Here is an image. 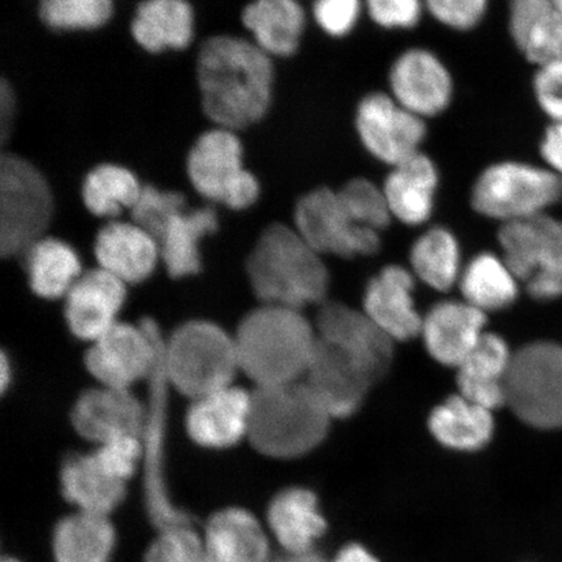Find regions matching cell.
Returning <instances> with one entry per match:
<instances>
[{"label":"cell","instance_id":"cell-19","mask_svg":"<svg viewBox=\"0 0 562 562\" xmlns=\"http://www.w3.org/2000/svg\"><path fill=\"white\" fill-rule=\"evenodd\" d=\"M125 283L110 272L91 270L67 293L66 318L79 339L95 341L115 325L125 301Z\"/></svg>","mask_w":562,"mask_h":562},{"label":"cell","instance_id":"cell-49","mask_svg":"<svg viewBox=\"0 0 562 562\" xmlns=\"http://www.w3.org/2000/svg\"><path fill=\"white\" fill-rule=\"evenodd\" d=\"M15 108V93L10 83L2 80L0 83V139H2V145H5L7 138L11 136Z\"/></svg>","mask_w":562,"mask_h":562},{"label":"cell","instance_id":"cell-36","mask_svg":"<svg viewBox=\"0 0 562 562\" xmlns=\"http://www.w3.org/2000/svg\"><path fill=\"white\" fill-rule=\"evenodd\" d=\"M517 281L504 259L483 252L469 263L460 284L468 304L486 313L502 311L515 302Z\"/></svg>","mask_w":562,"mask_h":562},{"label":"cell","instance_id":"cell-35","mask_svg":"<svg viewBox=\"0 0 562 562\" xmlns=\"http://www.w3.org/2000/svg\"><path fill=\"white\" fill-rule=\"evenodd\" d=\"M25 256L32 290L40 297L67 296L81 277V262L76 250L56 238H41Z\"/></svg>","mask_w":562,"mask_h":562},{"label":"cell","instance_id":"cell-40","mask_svg":"<svg viewBox=\"0 0 562 562\" xmlns=\"http://www.w3.org/2000/svg\"><path fill=\"white\" fill-rule=\"evenodd\" d=\"M344 207L362 227L381 232L390 226L392 214L382 187L369 179L357 178L339 191Z\"/></svg>","mask_w":562,"mask_h":562},{"label":"cell","instance_id":"cell-18","mask_svg":"<svg viewBox=\"0 0 562 562\" xmlns=\"http://www.w3.org/2000/svg\"><path fill=\"white\" fill-rule=\"evenodd\" d=\"M147 409L130 390H89L77 400L72 412L75 430L83 439L102 445L121 437H144Z\"/></svg>","mask_w":562,"mask_h":562},{"label":"cell","instance_id":"cell-32","mask_svg":"<svg viewBox=\"0 0 562 562\" xmlns=\"http://www.w3.org/2000/svg\"><path fill=\"white\" fill-rule=\"evenodd\" d=\"M428 426L440 445L461 452H473L487 446L494 434L491 411L462 395L435 407Z\"/></svg>","mask_w":562,"mask_h":562},{"label":"cell","instance_id":"cell-17","mask_svg":"<svg viewBox=\"0 0 562 562\" xmlns=\"http://www.w3.org/2000/svg\"><path fill=\"white\" fill-rule=\"evenodd\" d=\"M331 418L355 414L375 379L344 351L318 337L311 364L302 379Z\"/></svg>","mask_w":562,"mask_h":562},{"label":"cell","instance_id":"cell-27","mask_svg":"<svg viewBox=\"0 0 562 562\" xmlns=\"http://www.w3.org/2000/svg\"><path fill=\"white\" fill-rule=\"evenodd\" d=\"M509 31L527 60L562 59V13L553 0H510Z\"/></svg>","mask_w":562,"mask_h":562},{"label":"cell","instance_id":"cell-26","mask_svg":"<svg viewBox=\"0 0 562 562\" xmlns=\"http://www.w3.org/2000/svg\"><path fill=\"white\" fill-rule=\"evenodd\" d=\"M512 357L501 336L484 333L472 353L457 368L460 395L488 411L507 404L505 379Z\"/></svg>","mask_w":562,"mask_h":562},{"label":"cell","instance_id":"cell-12","mask_svg":"<svg viewBox=\"0 0 562 562\" xmlns=\"http://www.w3.org/2000/svg\"><path fill=\"white\" fill-rule=\"evenodd\" d=\"M294 224L319 255L371 256L381 248L379 232L360 226L333 189L318 188L302 196L294 210Z\"/></svg>","mask_w":562,"mask_h":562},{"label":"cell","instance_id":"cell-30","mask_svg":"<svg viewBox=\"0 0 562 562\" xmlns=\"http://www.w3.org/2000/svg\"><path fill=\"white\" fill-rule=\"evenodd\" d=\"M194 13L187 0H144L132 20L133 38L144 50L159 54L191 45Z\"/></svg>","mask_w":562,"mask_h":562},{"label":"cell","instance_id":"cell-1","mask_svg":"<svg viewBox=\"0 0 562 562\" xmlns=\"http://www.w3.org/2000/svg\"><path fill=\"white\" fill-rule=\"evenodd\" d=\"M202 109L220 128L244 130L267 114L272 101L271 56L232 35H215L203 42L196 60Z\"/></svg>","mask_w":562,"mask_h":562},{"label":"cell","instance_id":"cell-37","mask_svg":"<svg viewBox=\"0 0 562 562\" xmlns=\"http://www.w3.org/2000/svg\"><path fill=\"white\" fill-rule=\"evenodd\" d=\"M143 188L128 168L101 165L83 180L82 200L91 214L115 216L136 205Z\"/></svg>","mask_w":562,"mask_h":562},{"label":"cell","instance_id":"cell-29","mask_svg":"<svg viewBox=\"0 0 562 562\" xmlns=\"http://www.w3.org/2000/svg\"><path fill=\"white\" fill-rule=\"evenodd\" d=\"M267 521L288 554L313 552L312 548L326 531L318 501L306 488H288L273 498Z\"/></svg>","mask_w":562,"mask_h":562},{"label":"cell","instance_id":"cell-50","mask_svg":"<svg viewBox=\"0 0 562 562\" xmlns=\"http://www.w3.org/2000/svg\"><path fill=\"white\" fill-rule=\"evenodd\" d=\"M335 562H379L374 554L360 544L344 547L337 554Z\"/></svg>","mask_w":562,"mask_h":562},{"label":"cell","instance_id":"cell-21","mask_svg":"<svg viewBox=\"0 0 562 562\" xmlns=\"http://www.w3.org/2000/svg\"><path fill=\"white\" fill-rule=\"evenodd\" d=\"M486 314L468 302L435 305L422 323L420 335L435 360L459 368L484 335Z\"/></svg>","mask_w":562,"mask_h":562},{"label":"cell","instance_id":"cell-52","mask_svg":"<svg viewBox=\"0 0 562 562\" xmlns=\"http://www.w3.org/2000/svg\"><path fill=\"white\" fill-rule=\"evenodd\" d=\"M554 4H557L558 10L562 13V0H553Z\"/></svg>","mask_w":562,"mask_h":562},{"label":"cell","instance_id":"cell-4","mask_svg":"<svg viewBox=\"0 0 562 562\" xmlns=\"http://www.w3.org/2000/svg\"><path fill=\"white\" fill-rule=\"evenodd\" d=\"M328 412L304 381L258 386L251 393L248 438L273 459L311 452L326 438Z\"/></svg>","mask_w":562,"mask_h":562},{"label":"cell","instance_id":"cell-22","mask_svg":"<svg viewBox=\"0 0 562 562\" xmlns=\"http://www.w3.org/2000/svg\"><path fill=\"white\" fill-rule=\"evenodd\" d=\"M414 280L400 266H389L371 279L364 292V313L393 341L420 335L422 323L413 300Z\"/></svg>","mask_w":562,"mask_h":562},{"label":"cell","instance_id":"cell-44","mask_svg":"<svg viewBox=\"0 0 562 562\" xmlns=\"http://www.w3.org/2000/svg\"><path fill=\"white\" fill-rule=\"evenodd\" d=\"M431 16L449 30L468 32L482 23L488 0H425Z\"/></svg>","mask_w":562,"mask_h":562},{"label":"cell","instance_id":"cell-45","mask_svg":"<svg viewBox=\"0 0 562 562\" xmlns=\"http://www.w3.org/2000/svg\"><path fill=\"white\" fill-rule=\"evenodd\" d=\"M361 0H315L316 25L329 37L342 38L355 31L362 15Z\"/></svg>","mask_w":562,"mask_h":562},{"label":"cell","instance_id":"cell-6","mask_svg":"<svg viewBox=\"0 0 562 562\" xmlns=\"http://www.w3.org/2000/svg\"><path fill=\"white\" fill-rule=\"evenodd\" d=\"M54 199L45 176L30 160L13 153L0 158V251L25 255L53 220Z\"/></svg>","mask_w":562,"mask_h":562},{"label":"cell","instance_id":"cell-9","mask_svg":"<svg viewBox=\"0 0 562 562\" xmlns=\"http://www.w3.org/2000/svg\"><path fill=\"white\" fill-rule=\"evenodd\" d=\"M498 243L504 261L530 296L551 301L562 296V222L540 214L503 224Z\"/></svg>","mask_w":562,"mask_h":562},{"label":"cell","instance_id":"cell-42","mask_svg":"<svg viewBox=\"0 0 562 562\" xmlns=\"http://www.w3.org/2000/svg\"><path fill=\"white\" fill-rule=\"evenodd\" d=\"M145 562H206L203 540L191 525L161 530Z\"/></svg>","mask_w":562,"mask_h":562},{"label":"cell","instance_id":"cell-39","mask_svg":"<svg viewBox=\"0 0 562 562\" xmlns=\"http://www.w3.org/2000/svg\"><path fill=\"white\" fill-rule=\"evenodd\" d=\"M112 0H40L42 21L55 31H91L112 16Z\"/></svg>","mask_w":562,"mask_h":562},{"label":"cell","instance_id":"cell-53","mask_svg":"<svg viewBox=\"0 0 562 562\" xmlns=\"http://www.w3.org/2000/svg\"><path fill=\"white\" fill-rule=\"evenodd\" d=\"M2 562H19V561L15 559H12V558H5L2 560Z\"/></svg>","mask_w":562,"mask_h":562},{"label":"cell","instance_id":"cell-46","mask_svg":"<svg viewBox=\"0 0 562 562\" xmlns=\"http://www.w3.org/2000/svg\"><path fill=\"white\" fill-rule=\"evenodd\" d=\"M425 0H367L372 23L389 31L413 30L424 15Z\"/></svg>","mask_w":562,"mask_h":562},{"label":"cell","instance_id":"cell-10","mask_svg":"<svg viewBox=\"0 0 562 562\" xmlns=\"http://www.w3.org/2000/svg\"><path fill=\"white\" fill-rule=\"evenodd\" d=\"M243 156L241 140L234 131L205 132L189 151V180L210 201L234 210L248 209L258 200L261 187L256 176L245 170Z\"/></svg>","mask_w":562,"mask_h":562},{"label":"cell","instance_id":"cell-43","mask_svg":"<svg viewBox=\"0 0 562 562\" xmlns=\"http://www.w3.org/2000/svg\"><path fill=\"white\" fill-rule=\"evenodd\" d=\"M95 460L110 476L125 483L144 459V440L139 437H121L102 442L93 452Z\"/></svg>","mask_w":562,"mask_h":562},{"label":"cell","instance_id":"cell-25","mask_svg":"<svg viewBox=\"0 0 562 562\" xmlns=\"http://www.w3.org/2000/svg\"><path fill=\"white\" fill-rule=\"evenodd\" d=\"M206 562H269L266 532L251 513L238 508L217 512L203 537Z\"/></svg>","mask_w":562,"mask_h":562},{"label":"cell","instance_id":"cell-38","mask_svg":"<svg viewBox=\"0 0 562 562\" xmlns=\"http://www.w3.org/2000/svg\"><path fill=\"white\" fill-rule=\"evenodd\" d=\"M411 259L414 271L434 290H451L459 279L460 246L451 231H427L413 245Z\"/></svg>","mask_w":562,"mask_h":562},{"label":"cell","instance_id":"cell-7","mask_svg":"<svg viewBox=\"0 0 562 562\" xmlns=\"http://www.w3.org/2000/svg\"><path fill=\"white\" fill-rule=\"evenodd\" d=\"M561 201L562 176L522 161L488 166L477 176L472 191L476 213L503 224L546 214Z\"/></svg>","mask_w":562,"mask_h":562},{"label":"cell","instance_id":"cell-33","mask_svg":"<svg viewBox=\"0 0 562 562\" xmlns=\"http://www.w3.org/2000/svg\"><path fill=\"white\" fill-rule=\"evenodd\" d=\"M217 229L211 207L181 211L159 238L160 258L173 278H187L201 270L200 244Z\"/></svg>","mask_w":562,"mask_h":562},{"label":"cell","instance_id":"cell-2","mask_svg":"<svg viewBox=\"0 0 562 562\" xmlns=\"http://www.w3.org/2000/svg\"><path fill=\"white\" fill-rule=\"evenodd\" d=\"M234 337L238 364L257 389L302 381L318 344L297 308L266 304L245 316Z\"/></svg>","mask_w":562,"mask_h":562},{"label":"cell","instance_id":"cell-8","mask_svg":"<svg viewBox=\"0 0 562 562\" xmlns=\"http://www.w3.org/2000/svg\"><path fill=\"white\" fill-rule=\"evenodd\" d=\"M505 395L513 413L539 430L562 427V347L529 344L513 353Z\"/></svg>","mask_w":562,"mask_h":562},{"label":"cell","instance_id":"cell-13","mask_svg":"<svg viewBox=\"0 0 562 562\" xmlns=\"http://www.w3.org/2000/svg\"><path fill=\"white\" fill-rule=\"evenodd\" d=\"M356 131L370 156L391 167L419 153L427 135L425 119L385 93L368 94L358 103Z\"/></svg>","mask_w":562,"mask_h":562},{"label":"cell","instance_id":"cell-31","mask_svg":"<svg viewBox=\"0 0 562 562\" xmlns=\"http://www.w3.org/2000/svg\"><path fill=\"white\" fill-rule=\"evenodd\" d=\"M61 490L79 512L109 516L123 502L125 483L114 480L93 453L74 454L63 463Z\"/></svg>","mask_w":562,"mask_h":562},{"label":"cell","instance_id":"cell-48","mask_svg":"<svg viewBox=\"0 0 562 562\" xmlns=\"http://www.w3.org/2000/svg\"><path fill=\"white\" fill-rule=\"evenodd\" d=\"M540 154L548 168L562 176V122H553L548 126L540 144Z\"/></svg>","mask_w":562,"mask_h":562},{"label":"cell","instance_id":"cell-34","mask_svg":"<svg viewBox=\"0 0 562 562\" xmlns=\"http://www.w3.org/2000/svg\"><path fill=\"white\" fill-rule=\"evenodd\" d=\"M115 539V529L108 516L77 512L55 527V561L109 562Z\"/></svg>","mask_w":562,"mask_h":562},{"label":"cell","instance_id":"cell-11","mask_svg":"<svg viewBox=\"0 0 562 562\" xmlns=\"http://www.w3.org/2000/svg\"><path fill=\"white\" fill-rule=\"evenodd\" d=\"M164 341L150 319L138 327L115 323L93 341L86 357L87 368L101 385L130 390L151 376Z\"/></svg>","mask_w":562,"mask_h":562},{"label":"cell","instance_id":"cell-28","mask_svg":"<svg viewBox=\"0 0 562 562\" xmlns=\"http://www.w3.org/2000/svg\"><path fill=\"white\" fill-rule=\"evenodd\" d=\"M243 23L267 55L288 58L299 50L306 13L297 0H255L245 7Z\"/></svg>","mask_w":562,"mask_h":562},{"label":"cell","instance_id":"cell-24","mask_svg":"<svg viewBox=\"0 0 562 562\" xmlns=\"http://www.w3.org/2000/svg\"><path fill=\"white\" fill-rule=\"evenodd\" d=\"M438 187L437 165L419 151L392 167L382 188L392 217L407 226H419L430 220Z\"/></svg>","mask_w":562,"mask_h":562},{"label":"cell","instance_id":"cell-41","mask_svg":"<svg viewBox=\"0 0 562 562\" xmlns=\"http://www.w3.org/2000/svg\"><path fill=\"white\" fill-rule=\"evenodd\" d=\"M184 210L186 196L181 193L159 191L158 188L146 186L131 214L133 223L145 229L158 243L168 224Z\"/></svg>","mask_w":562,"mask_h":562},{"label":"cell","instance_id":"cell-3","mask_svg":"<svg viewBox=\"0 0 562 562\" xmlns=\"http://www.w3.org/2000/svg\"><path fill=\"white\" fill-rule=\"evenodd\" d=\"M252 291L266 305L297 308L325 300L329 278L321 255L296 228L267 227L248 261Z\"/></svg>","mask_w":562,"mask_h":562},{"label":"cell","instance_id":"cell-14","mask_svg":"<svg viewBox=\"0 0 562 562\" xmlns=\"http://www.w3.org/2000/svg\"><path fill=\"white\" fill-rule=\"evenodd\" d=\"M164 347L156 369L150 379L151 400L147 409V422L144 432L145 476L144 490L147 515L159 531L175 526L191 525L184 510L176 507L172 502L165 477V391L168 384L164 367Z\"/></svg>","mask_w":562,"mask_h":562},{"label":"cell","instance_id":"cell-16","mask_svg":"<svg viewBox=\"0 0 562 562\" xmlns=\"http://www.w3.org/2000/svg\"><path fill=\"white\" fill-rule=\"evenodd\" d=\"M316 334L353 358L378 381L389 370L393 357V340L386 336L367 313L347 305L325 304L316 318Z\"/></svg>","mask_w":562,"mask_h":562},{"label":"cell","instance_id":"cell-5","mask_svg":"<svg viewBox=\"0 0 562 562\" xmlns=\"http://www.w3.org/2000/svg\"><path fill=\"white\" fill-rule=\"evenodd\" d=\"M168 384L193 400L232 385L240 369L235 337L210 322H189L165 341Z\"/></svg>","mask_w":562,"mask_h":562},{"label":"cell","instance_id":"cell-23","mask_svg":"<svg viewBox=\"0 0 562 562\" xmlns=\"http://www.w3.org/2000/svg\"><path fill=\"white\" fill-rule=\"evenodd\" d=\"M95 256L101 269L123 283H139L156 270L160 249L137 224L111 222L97 235Z\"/></svg>","mask_w":562,"mask_h":562},{"label":"cell","instance_id":"cell-47","mask_svg":"<svg viewBox=\"0 0 562 562\" xmlns=\"http://www.w3.org/2000/svg\"><path fill=\"white\" fill-rule=\"evenodd\" d=\"M533 94L552 122H562V59L540 66L533 77Z\"/></svg>","mask_w":562,"mask_h":562},{"label":"cell","instance_id":"cell-15","mask_svg":"<svg viewBox=\"0 0 562 562\" xmlns=\"http://www.w3.org/2000/svg\"><path fill=\"white\" fill-rule=\"evenodd\" d=\"M391 95L422 119L440 115L453 98V79L438 55L414 47L397 56L390 69Z\"/></svg>","mask_w":562,"mask_h":562},{"label":"cell","instance_id":"cell-51","mask_svg":"<svg viewBox=\"0 0 562 562\" xmlns=\"http://www.w3.org/2000/svg\"><path fill=\"white\" fill-rule=\"evenodd\" d=\"M276 562H326L319 554L314 552L302 553V554H286L283 559H279Z\"/></svg>","mask_w":562,"mask_h":562},{"label":"cell","instance_id":"cell-20","mask_svg":"<svg viewBox=\"0 0 562 562\" xmlns=\"http://www.w3.org/2000/svg\"><path fill=\"white\" fill-rule=\"evenodd\" d=\"M251 393L234 385L195 398L188 412L189 437L205 448H228L248 437Z\"/></svg>","mask_w":562,"mask_h":562}]
</instances>
